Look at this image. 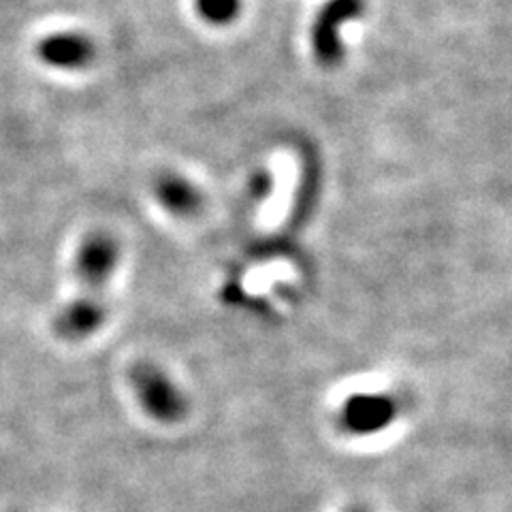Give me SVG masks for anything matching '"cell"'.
I'll use <instances>...</instances> for the list:
<instances>
[{
  "mask_svg": "<svg viewBox=\"0 0 512 512\" xmlns=\"http://www.w3.org/2000/svg\"><path fill=\"white\" fill-rule=\"evenodd\" d=\"M131 389L141 410L158 423H175L186 414V395L163 367L137 363L131 370Z\"/></svg>",
  "mask_w": 512,
  "mask_h": 512,
  "instance_id": "obj_1",
  "label": "cell"
},
{
  "mask_svg": "<svg viewBox=\"0 0 512 512\" xmlns=\"http://www.w3.org/2000/svg\"><path fill=\"white\" fill-rule=\"evenodd\" d=\"M120 256V244L114 235L96 231L82 239L75 252V276L84 286V293H107L120 267Z\"/></svg>",
  "mask_w": 512,
  "mask_h": 512,
  "instance_id": "obj_2",
  "label": "cell"
},
{
  "mask_svg": "<svg viewBox=\"0 0 512 512\" xmlns=\"http://www.w3.org/2000/svg\"><path fill=\"white\" fill-rule=\"evenodd\" d=\"M363 13V0H327L312 26V45L320 64L333 67L344 56L342 28Z\"/></svg>",
  "mask_w": 512,
  "mask_h": 512,
  "instance_id": "obj_3",
  "label": "cell"
},
{
  "mask_svg": "<svg viewBox=\"0 0 512 512\" xmlns=\"http://www.w3.org/2000/svg\"><path fill=\"white\" fill-rule=\"evenodd\" d=\"M107 312L109 306L105 301V295L82 293L58 312L54 320V329L62 340H88L90 335H94L105 325Z\"/></svg>",
  "mask_w": 512,
  "mask_h": 512,
  "instance_id": "obj_4",
  "label": "cell"
},
{
  "mask_svg": "<svg viewBox=\"0 0 512 512\" xmlns=\"http://www.w3.org/2000/svg\"><path fill=\"white\" fill-rule=\"evenodd\" d=\"M39 56L50 67L79 69L92 60L94 47L86 37L75 35V32H58V35L41 41Z\"/></svg>",
  "mask_w": 512,
  "mask_h": 512,
  "instance_id": "obj_5",
  "label": "cell"
},
{
  "mask_svg": "<svg viewBox=\"0 0 512 512\" xmlns=\"http://www.w3.org/2000/svg\"><path fill=\"white\" fill-rule=\"evenodd\" d=\"M156 195L160 203L173 214H192L201 205L199 190L184 178H178V175H167V178L160 180L156 186Z\"/></svg>",
  "mask_w": 512,
  "mask_h": 512,
  "instance_id": "obj_6",
  "label": "cell"
},
{
  "mask_svg": "<svg viewBox=\"0 0 512 512\" xmlns=\"http://www.w3.org/2000/svg\"><path fill=\"white\" fill-rule=\"evenodd\" d=\"M242 9V0H197V11L210 24H229Z\"/></svg>",
  "mask_w": 512,
  "mask_h": 512,
  "instance_id": "obj_7",
  "label": "cell"
},
{
  "mask_svg": "<svg viewBox=\"0 0 512 512\" xmlns=\"http://www.w3.org/2000/svg\"><path fill=\"white\" fill-rule=\"evenodd\" d=\"M355 512H363V510H355Z\"/></svg>",
  "mask_w": 512,
  "mask_h": 512,
  "instance_id": "obj_8",
  "label": "cell"
}]
</instances>
